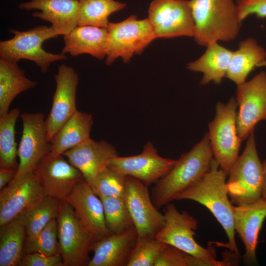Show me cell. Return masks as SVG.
<instances>
[{
    "label": "cell",
    "mask_w": 266,
    "mask_h": 266,
    "mask_svg": "<svg viewBox=\"0 0 266 266\" xmlns=\"http://www.w3.org/2000/svg\"><path fill=\"white\" fill-rule=\"evenodd\" d=\"M213 159L208 133L187 153L183 154L172 168L152 187L151 197L158 209L201 178L210 170Z\"/></svg>",
    "instance_id": "1"
},
{
    "label": "cell",
    "mask_w": 266,
    "mask_h": 266,
    "mask_svg": "<svg viewBox=\"0 0 266 266\" xmlns=\"http://www.w3.org/2000/svg\"><path fill=\"white\" fill-rule=\"evenodd\" d=\"M227 174L213 158L210 170L196 184L179 194L175 200H189L206 207L222 226L228 242L225 247L239 259L234 226V207L229 199L226 181Z\"/></svg>",
    "instance_id": "2"
},
{
    "label": "cell",
    "mask_w": 266,
    "mask_h": 266,
    "mask_svg": "<svg viewBox=\"0 0 266 266\" xmlns=\"http://www.w3.org/2000/svg\"><path fill=\"white\" fill-rule=\"evenodd\" d=\"M196 43L206 47L230 41L239 33L242 21L234 0H190Z\"/></svg>",
    "instance_id": "3"
},
{
    "label": "cell",
    "mask_w": 266,
    "mask_h": 266,
    "mask_svg": "<svg viewBox=\"0 0 266 266\" xmlns=\"http://www.w3.org/2000/svg\"><path fill=\"white\" fill-rule=\"evenodd\" d=\"M227 182L228 195L236 206L254 203L262 198L264 169L258 155L253 131L242 154L231 168Z\"/></svg>",
    "instance_id": "4"
},
{
    "label": "cell",
    "mask_w": 266,
    "mask_h": 266,
    "mask_svg": "<svg viewBox=\"0 0 266 266\" xmlns=\"http://www.w3.org/2000/svg\"><path fill=\"white\" fill-rule=\"evenodd\" d=\"M166 223L157 233L155 238L173 246L185 253L207 262L209 266L229 265L227 261L216 260V252L209 244L204 248L194 239L198 222L196 218L185 211L180 212L172 203L166 205L164 214Z\"/></svg>",
    "instance_id": "5"
},
{
    "label": "cell",
    "mask_w": 266,
    "mask_h": 266,
    "mask_svg": "<svg viewBox=\"0 0 266 266\" xmlns=\"http://www.w3.org/2000/svg\"><path fill=\"white\" fill-rule=\"evenodd\" d=\"M9 32L14 36L0 42L1 60L14 63L21 59L31 60L45 73L52 63L67 58L65 54L49 53L42 48L45 40L58 36L51 27L40 25L25 31L11 29Z\"/></svg>",
    "instance_id": "6"
},
{
    "label": "cell",
    "mask_w": 266,
    "mask_h": 266,
    "mask_svg": "<svg viewBox=\"0 0 266 266\" xmlns=\"http://www.w3.org/2000/svg\"><path fill=\"white\" fill-rule=\"evenodd\" d=\"M56 220L59 250L64 266H88L90 252L97 241L66 200L60 201Z\"/></svg>",
    "instance_id": "7"
},
{
    "label": "cell",
    "mask_w": 266,
    "mask_h": 266,
    "mask_svg": "<svg viewBox=\"0 0 266 266\" xmlns=\"http://www.w3.org/2000/svg\"><path fill=\"white\" fill-rule=\"evenodd\" d=\"M237 106L233 97L226 104L218 102L215 117L208 125V135L213 158L228 175L238 157L242 141L236 129Z\"/></svg>",
    "instance_id": "8"
},
{
    "label": "cell",
    "mask_w": 266,
    "mask_h": 266,
    "mask_svg": "<svg viewBox=\"0 0 266 266\" xmlns=\"http://www.w3.org/2000/svg\"><path fill=\"white\" fill-rule=\"evenodd\" d=\"M106 29L105 63L108 66L118 58L128 62L134 54H141L156 39L148 19L139 20L134 15L119 22H109Z\"/></svg>",
    "instance_id": "9"
},
{
    "label": "cell",
    "mask_w": 266,
    "mask_h": 266,
    "mask_svg": "<svg viewBox=\"0 0 266 266\" xmlns=\"http://www.w3.org/2000/svg\"><path fill=\"white\" fill-rule=\"evenodd\" d=\"M20 117L22 134L18 147L19 163L17 173L9 184L16 183L33 172L40 162L51 153L44 114L24 113Z\"/></svg>",
    "instance_id": "10"
},
{
    "label": "cell",
    "mask_w": 266,
    "mask_h": 266,
    "mask_svg": "<svg viewBox=\"0 0 266 266\" xmlns=\"http://www.w3.org/2000/svg\"><path fill=\"white\" fill-rule=\"evenodd\" d=\"M147 18L156 38L194 36L190 0H153Z\"/></svg>",
    "instance_id": "11"
},
{
    "label": "cell",
    "mask_w": 266,
    "mask_h": 266,
    "mask_svg": "<svg viewBox=\"0 0 266 266\" xmlns=\"http://www.w3.org/2000/svg\"><path fill=\"white\" fill-rule=\"evenodd\" d=\"M148 187L126 176L124 199L139 237H155L164 227L166 218L154 204Z\"/></svg>",
    "instance_id": "12"
},
{
    "label": "cell",
    "mask_w": 266,
    "mask_h": 266,
    "mask_svg": "<svg viewBox=\"0 0 266 266\" xmlns=\"http://www.w3.org/2000/svg\"><path fill=\"white\" fill-rule=\"evenodd\" d=\"M235 100L239 107L237 132L243 140L248 138L258 123L266 119V72L262 71L237 85Z\"/></svg>",
    "instance_id": "13"
},
{
    "label": "cell",
    "mask_w": 266,
    "mask_h": 266,
    "mask_svg": "<svg viewBox=\"0 0 266 266\" xmlns=\"http://www.w3.org/2000/svg\"><path fill=\"white\" fill-rule=\"evenodd\" d=\"M176 162L160 156L153 144L148 141L139 154L118 156L109 162L108 167L126 176L134 177L149 187L168 173Z\"/></svg>",
    "instance_id": "14"
},
{
    "label": "cell",
    "mask_w": 266,
    "mask_h": 266,
    "mask_svg": "<svg viewBox=\"0 0 266 266\" xmlns=\"http://www.w3.org/2000/svg\"><path fill=\"white\" fill-rule=\"evenodd\" d=\"M34 172L45 196L60 201L66 200L84 179L81 172L65 159L63 154L50 153L40 162Z\"/></svg>",
    "instance_id": "15"
},
{
    "label": "cell",
    "mask_w": 266,
    "mask_h": 266,
    "mask_svg": "<svg viewBox=\"0 0 266 266\" xmlns=\"http://www.w3.org/2000/svg\"><path fill=\"white\" fill-rule=\"evenodd\" d=\"M56 89L50 113L46 118L49 140L78 110L76 92L79 82L77 73L71 66L62 64L54 76Z\"/></svg>",
    "instance_id": "16"
},
{
    "label": "cell",
    "mask_w": 266,
    "mask_h": 266,
    "mask_svg": "<svg viewBox=\"0 0 266 266\" xmlns=\"http://www.w3.org/2000/svg\"><path fill=\"white\" fill-rule=\"evenodd\" d=\"M44 196L34 171L16 183L8 184L0 192V226L15 219Z\"/></svg>",
    "instance_id": "17"
},
{
    "label": "cell",
    "mask_w": 266,
    "mask_h": 266,
    "mask_svg": "<svg viewBox=\"0 0 266 266\" xmlns=\"http://www.w3.org/2000/svg\"><path fill=\"white\" fill-rule=\"evenodd\" d=\"M66 200L96 241L111 234L106 225L102 202L84 179Z\"/></svg>",
    "instance_id": "18"
},
{
    "label": "cell",
    "mask_w": 266,
    "mask_h": 266,
    "mask_svg": "<svg viewBox=\"0 0 266 266\" xmlns=\"http://www.w3.org/2000/svg\"><path fill=\"white\" fill-rule=\"evenodd\" d=\"M67 161L82 174L90 185L97 176L117 157L115 148L105 140L91 137L63 154Z\"/></svg>",
    "instance_id": "19"
},
{
    "label": "cell",
    "mask_w": 266,
    "mask_h": 266,
    "mask_svg": "<svg viewBox=\"0 0 266 266\" xmlns=\"http://www.w3.org/2000/svg\"><path fill=\"white\" fill-rule=\"evenodd\" d=\"M233 217L235 231L245 248L243 263L257 265L256 248L259 234L266 218V200L261 198L252 203L234 206Z\"/></svg>",
    "instance_id": "20"
},
{
    "label": "cell",
    "mask_w": 266,
    "mask_h": 266,
    "mask_svg": "<svg viewBox=\"0 0 266 266\" xmlns=\"http://www.w3.org/2000/svg\"><path fill=\"white\" fill-rule=\"evenodd\" d=\"M21 9H37L32 16L51 24L58 35H66L77 26L79 0H31L19 5Z\"/></svg>",
    "instance_id": "21"
},
{
    "label": "cell",
    "mask_w": 266,
    "mask_h": 266,
    "mask_svg": "<svg viewBox=\"0 0 266 266\" xmlns=\"http://www.w3.org/2000/svg\"><path fill=\"white\" fill-rule=\"evenodd\" d=\"M137 237L134 228L97 241L88 266H127Z\"/></svg>",
    "instance_id": "22"
},
{
    "label": "cell",
    "mask_w": 266,
    "mask_h": 266,
    "mask_svg": "<svg viewBox=\"0 0 266 266\" xmlns=\"http://www.w3.org/2000/svg\"><path fill=\"white\" fill-rule=\"evenodd\" d=\"M62 53L72 56L88 54L99 60L106 57L108 32L106 28L92 26H76L64 35Z\"/></svg>",
    "instance_id": "23"
},
{
    "label": "cell",
    "mask_w": 266,
    "mask_h": 266,
    "mask_svg": "<svg viewBox=\"0 0 266 266\" xmlns=\"http://www.w3.org/2000/svg\"><path fill=\"white\" fill-rule=\"evenodd\" d=\"M204 53L197 60L189 63L187 68L203 74L200 84L205 85L211 82L220 84L226 77L233 51L218 42L206 47Z\"/></svg>",
    "instance_id": "24"
},
{
    "label": "cell",
    "mask_w": 266,
    "mask_h": 266,
    "mask_svg": "<svg viewBox=\"0 0 266 266\" xmlns=\"http://www.w3.org/2000/svg\"><path fill=\"white\" fill-rule=\"evenodd\" d=\"M93 122L91 114L77 110L51 140V153L63 154L90 138Z\"/></svg>",
    "instance_id": "25"
},
{
    "label": "cell",
    "mask_w": 266,
    "mask_h": 266,
    "mask_svg": "<svg viewBox=\"0 0 266 266\" xmlns=\"http://www.w3.org/2000/svg\"><path fill=\"white\" fill-rule=\"evenodd\" d=\"M37 82L27 78L17 63L0 59V116L7 113L13 100Z\"/></svg>",
    "instance_id": "26"
},
{
    "label": "cell",
    "mask_w": 266,
    "mask_h": 266,
    "mask_svg": "<svg viewBox=\"0 0 266 266\" xmlns=\"http://www.w3.org/2000/svg\"><path fill=\"white\" fill-rule=\"evenodd\" d=\"M266 59V50L253 38L241 41L238 49L233 51L226 77L237 86L246 81L249 73Z\"/></svg>",
    "instance_id": "27"
},
{
    "label": "cell",
    "mask_w": 266,
    "mask_h": 266,
    "mask_svg": "<svg viewBox=\"0 0 266 266\" xmlns=\"http://www.w3.org/2000/svg\"><path fill=\"white\" fill-rule=\"evenodd\" d=\"M0 227V266H18L24 255L26 229L16 218Z\"/></svg>",
    "instance_id": "28"
},
{
    "label": "cell",
    "mask_w": 266,
    "mask_h": 266,
    "mask_svg": "<svg viewBox=\"0 0 266 266\" xmlns=\"http://www.w3.org/2000/svg\"><path fill=\"white\" fill-rule=\"evenodd\" d=\"M60 201L45 196L36 204L22 212L16 218L24 226L26 237L37 234L51 221L56 219Z\"/></svg>",
    "instance_id": "29"
},
{
    "label": "cell",
    "mask_w": 266,
    "mask_h": 266,
    "mask_svg": "<svg viewBox=\"0 0 266 266\" xmlns=\"http://www.w3.org/2000/svg\"><path fill=\"white\" fill-rule=\"evenodd\" d=\"M126 7V3L115 0H79L77 26L106 28L109 16Z\"/></svg>",
    "instance_id": "30"
},
{
    "label": "cell",
    "mask_w": 266,
    "mask_h": 266,
    "mask_svg": "<svg viewBox=\"0 0 266 266\" xmlns=\"http://www.w3.org/2000/svg\"><path fill=\"white\" fill-rule=\"evenodd\" d=\"M20 116L14 108L0 116V167L18 168V147L15 140V126Z\"/></svg>",
    "instance_id": "31"
},
{
    "label": "cell",
    "mask_w": 266,
    "mask_h": 266,
    "mask_svg": "<svg viewBox=\"0 0 266 266\" xmlns=\"http://www.w3.org/2000/svg\"><path fill=\"white\" fill-rule=\"evenodd\" d=\"M100 199L103 203L106 225L111 234L121 233L135 228L124 198Z\"/></svg>",
    "instance_id": "32"
},
{
    "label": "cell",
    "mask_w": 266,
    "mask_h": 266,
    "mask_svg": "<svg viewBox=\"0 0 266 266\" xmlns=\"http://www.w3.org/2000/svg\"><path fill=\"white\" fill-rule=\"evenodd\" d=\"M90 186L100 198H124L126 176L107 167L97 176Z\"/></svg>",
    "instance_id": "33"
},
{
    "label": "cell",
    "mask_w": 266,
    "mask_h": 266,
    "mask_svg": "<svg viewBox=\"0 0 266 266\" xmlns=\"http://www.w3.org/2000/svg\"><path fill=\"white\" fill-rule=\"evenodd\" d=\"M166 245L155 237H137L127 266H154Z\"/></svg>",
    "instance_id": "34"
},
{
    "label": "cell",
    "mask_w": 266,
    "mask_h": 266,
    "mask_svg": "<svg viewBox=\"0 0 266 266\" xmlns=\"http://www.w3.org/2000/svg\"><path fill=\"white\" fill-rule=\"evenodd\" d=\"M33 252L49 256L60 253L56 219L51 221L34 236L26 237L24 254Z\"/></svg>",
    "instance_id": "35"
},
{
    "label": "cell",
    "mask_w": 266,
    "mask_h": 266,
    "mask_svg": "<svg viewBox=\"0 0 266 266\" xmlns=\"http://www.w3.org/2000/svg\"><path fill=\"white\" fill-rule=\"evenodd\" d=\"M189 255L181 250L167 244L154 266H188Z\"/></svg>",
    "instance_id": "36"
},
{
    "label": "cell",
    "mask_w": 266,
    "mask_h": 266,
    "mask_svg": "<svg viewBox=\"0 0 266 266\" xmlns=\"http://www.w3.org/2000/svg\"><path fill=\"white\" fill-rule=\"evenodd\" d=\"M18 266H64L60 253L46 255L37 252L24 254Z\"/></svg>",
    "instance_id": "37"
},
{
    "label": "cell",
    "mask_w": 266,
    "mask_h": 266,
    "mask_svg": "<svg viewBox=\"0 0 266 266\" xmlns=\"http://www.w3.org/2000/svg\"><path fill=\"white\" fill-rule=\"evenodd\" d=\"M237 3L242 21L251 15L266 17V0H237Z\"/></svg>",
    "instance_id": "38"
},
{
    "label": "cell",
    "mask_w": 266,
    "mask_h": 266,
    "mask_svg": "<svg viewBox=\"0 0 266 266\" xmlns=\"http://www.w3.org/2000/svg\"><path fill=\"white\" fill-rule=\"evenodd\" d=\"M18 168L0 167V189L9 183L15 177Z\"/></svg>",
    "instance_id": "39"
},
{
    "label": "cell",
    "mask_w": 266,
    "mask_h": 266,
    "mask_svg": "<svg viewBox=\"0 0 266 266\" xmlns=\"http://www.w3.org/2000/svg\"><path fill=\"white\" fill-rule=\"evenodd\" d=\"M264 169V183L262 189V198L266 200V160L263 163Z\"/></svg>",
    "instance_id": "40"
},
{
    "label": "cell",
    "mask_w": 266,
    "mask_h": 266,
    "mask_svg": "<svg viewBox=\"0 0 266 266\" xmlns=\"http://www.w3.org/2000/svg\"><path fill=\"white\" fill-rule=\"evenodd\" d=\"M258 66H266V61H264L259 64Z\"/></svg>",
    "instance_id": "41"
}]
</instances>
